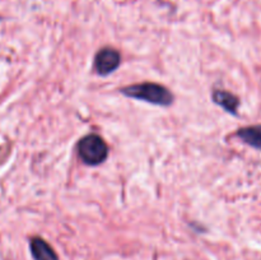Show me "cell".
<instances>
[{
  "label": "cell",
  "instance_id": "7a4b0ae2",
  "mask_svg": "<svg viewBox=\"0 0 261 260\" xmlns=\"http://www.w3.org/2000/svg\"><path fill=\"white\" fill-rule=\"evenodd\" d=\"M78 155L86 165H101L109 155V147L99 135L89 134L79 140Z\"/></svg>",
  "mask_w": 261,
  "mask_h": 260
},
{
  "label": "cell",
  "instance_id": "8992f818",
  "mask_svg": "<svg viewBox=\"0 0 261 260\" xmlns=\"http://www.w3.org/2000/svg\"><path fill=\"white\" fill-rule=\"evenodd\" d=\"M237 137L250 147L261 150V125H251L237 130Z\"/></svg>",
  "mask_w": 261,
  "mask_h": 260
},
{
  "label": "cell",
  "instance_id": "5b68a950",
  "mask_svg": "<svg viewBox=\"0 0 261 260\" xmlns=\"http://www.w3.org/2000/svg\"><path fill=\"white\" fill-rule=\"evenodd\" d=\"M213 101L214 103L218 105L219 107L227 111L228 114L236 116L237 110L240 107V98L234 96L233 93L228 91H223V89H216L213 92Z\"/></svg>",
  "mask_w": 261,
  "mask_h": 260
},
{
  "label": "cell",
  "instance_id": "277c9868",
  "mask_svg": "<svg viewBox=\"0 0 261 260\" xmlns=\"http://www.w3.org/2000/svg\"><path fill=\"white\" fill-rule=\"evenodd\" d=\"M30 249L33 260H59L58 254L53 249V246L41 237L31 239Z\"/></svg>",
  "mask_w": 261,
  "mask_h": 260
},
{
  "label": "cell",
  "instance_id": "3957f363",
  "mask_svg": "<svg viewBox=\"0 0 261 260\" xmlns=\"http://www.w3.org/2000/svg\"><path fill=\"white\" fill-rule=\"evenodd\" d=\"M120 61H121V58H120L119 51L112 47H105L96 54L94 69L99 75H109L119 68Z\"/></svg>",
  "mask_w": 261,
  "mask_h": 260
},
{
  "label": "cell",
  "instance_id": "6da1fadb",
  "mask_svg": "<svg viewBox=\"0 0 261 260\" xmlns=\"http://www.w3.org/2000/svg\"><path fill=\"white\" fill-rule=\"evenodd\" d=\"M121 93L130 98L139 99V101L157 105V106H171L175 98L170 89H167L162 84L152 83V82L124 87L121 89Z\"/></svg>",
  "mask_w": 261,
  "mask_h": 260
}]
</instances>
